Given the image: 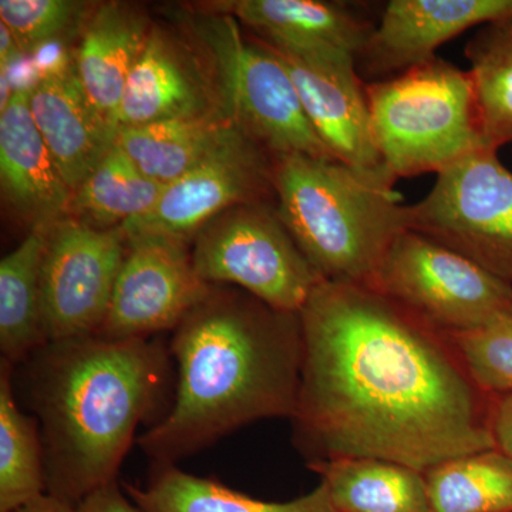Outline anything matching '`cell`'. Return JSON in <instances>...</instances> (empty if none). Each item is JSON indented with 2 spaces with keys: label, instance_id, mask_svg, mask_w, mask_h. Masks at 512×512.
<instances>
[{
  "label": "cell",
  "instance_id": "1",
  "mask_svg": "<svg viewBox=\"0 0 512 512\" xmlns=\"http://www.w3.org/2000/svg\"><path fill=\"white\" fill-rule=\"evenodd\" d=\"M302 369L291 419L309 463L380 458L424 471L495 448L490 396L446 333L365 285L320 282L299 312Z\"/></svg>",
  "mask_w": 512,
  "mask_h": 512
},
{
  "label": "cell",
  "instance_id": "2",
  "mask_svg": "<svg viewBox=\"0 0 512 512\" xmlns=\"http://www.w3.org/2000/svg\"><path fill=\"white\" fill-rule=\"evenodd\" d=\"M173 403L138 444L156 464H177L241 427L292 419L302 369L299 313L241 289L214 286L174 330Z\"/></svg>",
  "mask_w": 512,
  "mask_h": 512
},
{
  "label": "cell",
  "instance_id": "3",
  "mask_svg": "<svg viewBox=\"0 0 512 512\" xmlns=\"http://www.w3.org/2000/svg\"><path fill=\"white\" fill-rule=\"evenodd\" d=\"M171 360L161 340L92 335L46 343L18 366L42 436L47 495L74 507L119 481L138 426L170 394Z\"/></svg>",
  "mask_w": 512,
  "mask_h": 512
},
{
  "label": "cell",
  "instance_id": "4",
  "mask_svg": "<svg viewBox=\"0 0 512 512\" xmlns=\"http://www.w3.org/2000/svg\"><path fill=\"white\" fill-rule=\"evenodd\" d=\"M389 173L338 160L275 158L276 211L313 271L326 282L369 285L407 228V205Z\"/></svg>",
  "mask_w": 512,
  "mask_h": 512
},
{
  "label": "cell",
  "instance_id": "5",
  "mask_svg": "<svg viewBox=\"0 0 512 512\" xmlns=\"http://www.w3.org/2000/svg\"><path fill=\"white\" fill-rule=\"evenodd\" d=\"M373 134L396 180L439 174L488 147L468 70L436 56L392 79L366 83Z\"/></svg>",
  "mask_w": 512,
  "mask_h": 512
},
{
  "label": "cell",
  "instance_id": "6",
  "mask_svg": "<svg viewBox=\"0 0 512 512\" xmlns=\"http://www.w3.org/2000/svg\"><path fill=\"white\" fill-rule=\"evenodd\" d=\"M188 28L208 63L218 110L274 158L303 156L335 160L322 143L299 99L288 70L264 42H252L234 16H187Z\"/></svg>",
  "mask_w": 512,
  "mask_h": 512
},
{
  "label": "cell",
  "instance_id": "7",
  "mask_svg": "<svg viewBox=\"0 0 512 512\" xmlns=\"http://www.w3.org/2000/svg\"><path fill=\"white\" fill-rule=\"evenodd\" d=\"M191 255L202 281L235 286L282 312H301L322 282L269 201L222 212L195 235Z\"/></svg>",
  "mask_w": 512,
  "mask_h": 512
},
{
  "label": "cell",
  "instance_id": "8",
  "mask_svg": "<svg viewBox=\"0 0 512 512\" xmlns=\"http://www.w3.org/2000/svg\"><path fill=\"white\" fill-rule=\"evenodd\" d=\"M446 335L473 332L512 308V284L406 229L367 285Z\"/></svg>",
  "mask_w": 512,
  "mask_h": 512
},
{
  "label": "cell",
  "instance_id": "9",
  "mask_svg": "<svg viewBox=\"0 0 512 512\" xmlns=\"http://www.w3.org/2000/svg\"><path fill=\"white\" fill-rule=\"evenodd\" d=\"M407 228L512 284V171L483 148L437 174L423 200L407 205Z\"/></svg>",
  "mask_w": 512,
  "mask_h": 512
},
{
  "label": "cell",
  "instance_id": "10",
  "mask_svg": "<svg viewBox=\"0 0 512 512\" xmlns=\"http://www.w3.org/2000/svg\"><path fill=\"white\" fill-rule=\"evenodd\" d=\"M127 252L121 227L63 218L46 231L40 271L46 342L97 335Z\"/></svg>",
  "mask_w": 512,
  "mask_h": 512
},
{
  "label": "cell",
  "instance_id": "11",
  "mask_svg": "<svg viewBox=\"0 0 512 512\" xmlns=\"http://www.w3.org/2000/svg\"><path fill=\"white\" fill-rule=\"evenodd\" d=\"M212 289L195 271L190 242L163 235L127 238L126 258L97 336L153 339L177 329Z\"/></svg>",
  "mask_w": 512,
  "mask_h": 512
},
{
  "label": "cell",
  "instance_id": "12",
  "mask_svg": "<svg viewBox=\"0 0 512 512\" xmlns=\"http://www.w3.org/2000/svg\"><path fill=\"white\" fill-rule=\"evenodd\" d=\"M275 158L241 133L207 161L167 184L156 207L121 225L126 238L163 235L194 241L208 222L229 208L275 197Z\"/></svg>",
  "mask_w": 512,
  "mask_h": 512
},
{
  "label": "cell",
  "instance_id": "13",
  "mask_svg": "<svg viewBox=\"0 0 512 512\" xmlns=\"http://www.w3.org/2000/svg\"><path fill=\"white\" fill-rule=\"evenodd\" d=\"M208 8L234 16L275 52L333 72H357L377 23L360 3L336 0H222Z\"/></svg>",
  "mask_w": 512,
  "mask_h": 512
},
{
  "label": "cell",
  "instance_id": "14",
  "mask_svg": "<svg viewBox=\"0 0 512 512\" xmlns=\"http://www.w3.org/2000/svg\"><path fill=\"white\" fill-rule=\"evenodd\" d=\"M512 13V0H390L357 59L366 83L399 76L444 43Z\"/></svg>",
  "mask_w": 512,
  "mask_h": 512
},
{
  "label": "cell",
  "instance_id": "15",
  "mask_svg": "<svg viewBox=\"0 0 512 512\" xmlns=\"http://www.w3.org/2000/svg\"><path fill=\"white\" fill-rule=\"evenodd\" d=\"M218 111L210 77L180 40L151 26L143 53L128 76L117 127L194 119Z\"/></svg>",
  "mask_w": 512,
  "mask_h": 512
},
{
  "label": "cell",
  "instance_id": "16",
  "mask_svg": "<svg viewBox=\"0 0 512 512\" xmlns=\"http://www.w3.org/2000/svg\"><path fill=\"white\" fill-rule=\"evenodd\" d=\"M29 106L40 136L73 192L116 144L119 130L94 109L73 63L40 74Z\"/></svg>",
  "mask_w": 512,
  "mask_h": 512
},
{
  "label": "cell",
  "instance_id": "17",
  "mask_svg": "<svg viewBox=\"0 0 512 512\" xmlns=\"http://www.w3.org/2000/svg\"><path fill=\"white\" fill-rule=\"evenodd\" d=\"M29 90L15 89L0 113V185L9 207L35 231L67 218L73 191L37 130Z\"/></svg>",
  "mask_w": 512,
  "mask_h": 512
},
{
  "label": "cell",
  "instance_id": "18",
  "mask_svg": "<svg viewBox=\"0 0 512 512\" xmlns=\"http://www.w3.org/2000/svg\"><path fill=\"white\" fill-rule=\"evenodd\" d=\"M275 53L288 70L306 116L332 157L359 170L389 173L377 150L366 83L359 73L313 69Z\"/></svg>",
  "mask_w": 512,
  "mask_h": 512
},
{
  "label": "cell",
  "instance_id": "19",
  "mask_svg": "<svg viewBox=\"0 0 512 512\" xmlns=\"http://www.w3.org/2000/svg\"><path fill=\"white\" fill-rule=\"evenodd\" d=\"M151 26L143 9L131 3H97L74 53V72L84 92L117 130L128 76L143 53Z\"/></svg>",
  "mask_w": 512,
  "mask_h": 512
},
{
  "label": "cell",
  "instance_id": "20",
  "mask_svg": "<svg viewBox=\"0 0 512 512\" xmlns=\"http://www.w3.org/2000/svg\"><path fill=\"white\" fill-rule=\"evenodd\" d=\"M244 133L220 110L194 119H178L121 128L116 144L151 180L167 185L207 161Z\"/></svg>",
  "mask_w": 512,
  "mask_h": 512
},
{
  "label": "cell",
  "instance_id": "21",
  "mask_svg": "<svg viewBox=\"0 0 512 512\" xmlns=\"http://www.w3.org/2000/svg\"><path fill=\"white\" fill-rule=\"evenodd\" d=\"M121 485L144 512H336L322 481L311 493L285 503L249 497L212 478L192 476L177 464H156L146 487Z\"/></svg>",
  "mask_w": 512,
  "mask_h": 512
},
{
  "label": "cell",
  "instance_id": "22",
  "mask_svg": "<svg viewBox=\"0 0 512 512\" xmlns=\"http://www.w3.org/2000/svg\"><path fill=\"white\" fill-rule=\"evenodd\" d=\"M328 488L336 512H431L421 471L380 458L308 464Z\"/></svg>",
  "mask_w": 512,
  "mask_h": 512
},
{
  "label": "cell",
  "instance_id": "23",
  "mask_svg": "<svg viewBox=\"0 0 512 512\" xmlns=\"http://www.w3.org/2000/svg\"><path fill=\"white\" fill-rule=\"evenodd\" d=\"M46 231H30L0 262V350L3 362L13 367L47 343L40 299Z\"/></svg>",
  "mask_w": 512,
  "mask_h": 512
},
{
  "label": "cell",
  "instance_id": "24",
  "mask_svg": "<svg viewBox=\"0 0 512 512\" xmlns=\"http://www.w3.org/2000/svg\"><path fill=\"white\" fill-rule=\"evenodd\" d=\"M15 367L0 363V512H16L46 494L39 423L23 412L13 386Z\"/></svg>",
  "mask_w": 512,
  "mask_h": 512
},
{
  "label": "cell",
  "instance_id": "25",
  "mask_svg": "<svg viewBox=\"0 0 512 512\" xmlns=\"http://www.w3.org/2000/svg\"><path fill=\"white\" fill-rule=\"evenodd\" d=\"M165 185L147 177L117 144L73 192L70 214L96 228H116L144 217Z\"/></svg>",
  "mask_w": 512,
  "mask_h": 512
},
{
  "label": "cell",
  "instance_id": "26",
  "mask_svg": "<svg viewBox=\"0 0 512 512\" xmlns=\"http://www.w3.org/2000/svg\"><path fill=\"white\" fill-rule=\"evenodd\" d=\"M431 512H512V460L497 448L424 471Z\"/></svg>",
  "mask_w": 512,
  "mask_h": 512
},
{
  "label": "cell",
  "instance_id": "27",
  "mask_svg": "<svg viewBox=\"0 0 512 512\" xmlns=\"http://www.w3.org/2000/svg\"><path fill=\"white\" fill-rule=\"evenodd\" d=\"M464 55L476 84L488 147L512 144V13L478 28Z\"/></svg>",
  "mask_w": 512,
  "mask_h": 512
},
{
  "label": "cell",
  "instance_id": "28",
  "mask_svg": "<svg viewBox=\"0 0 512 512\" xmlns=\"http://www.w3.org/2000/svg\"><path fill=\"white\" fill-rule=\"evenodd\" d=\"M96 6L80 0H0V23L15 37L22 55H32L86 25Z\"/></svg>",
  "mask_w": 512,
  "mask_h": 512
},
{
  "label": "cell",
  "instance_id": "29",
  "mask_svg": "<svg viewBox=\"0 0 512 512\" xmlns=\"http://www.w3.org/2000/svg\"><path fill=\"white\" fill-rule=\"evenodd\" d=\"M447 336L481 392L512 394V308L483 328Z\"/></svg>",
  "mask_w": 512,
  "mask_h": 512
},
{
  "label": "cell",
  "instance_id": "30",
  "mask_svg": "<svg viewBox=\"0 0 512 512\" xmlns=\"http://www.w3.org/2000/svg\"><path fill=\"white\" fill-rule=\"evenodd\" d=\"M70 512H144L130 497L123 493V485L114 481L87 495Z\"/></svg>",
  "mask_w": 512,
  "mask_h": 512
},
{
  "label": "cell",
  "instance_id": "31",
  "mask_svg": "<svg viewBox=\"0 0 512 512\" xmlns=\"http://www.w3.org/2000/svg\"><path fill=\"white\" fill-rule=\"evenodd\" d=\"M488 429L495 448L512 460V394L490 396Z\"/></svg>",
  "mask_w": 512,
  "mask_h": 512
},
{
  "label": "cell",
  "instance_id": "32",
  "mask_svg": "<svg viewBox=\"0 0 512 512\" xmlns=\"http://www.w3.org/2000/svg\"><path fill=\"white\" fill-rule=\"evenodd\" d=\"M19 55H22V52H20L15 37L12 36L10 30L3 23H0V67L9 69L13 59H16Z\"/></svg>",
  "mask_w": 512,
  "mask_h": 512
},
{
  "label": "cell",
  "instance_id": "33",
  "mask_svg": "<svg viewBox=\"0 0 512 512\" xmlns=\"http://www.w3.org/2000/svg\"><path fill=\"white\" fill-rule=\"evenodd\" d=\"M70 510H72V507H69V505L60 503L56 498L45 494L16 512H70Z\"/></svg>",
  "mask_w": 512,
  "mask_h": 512
}]
</instances>
